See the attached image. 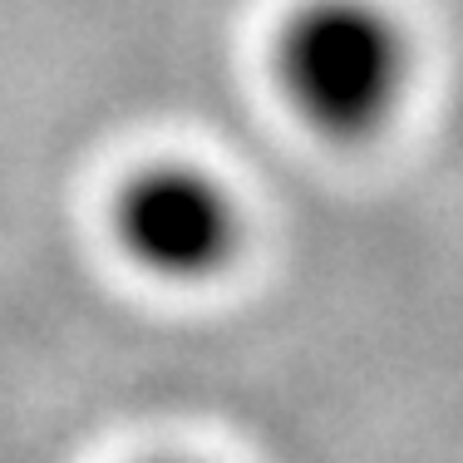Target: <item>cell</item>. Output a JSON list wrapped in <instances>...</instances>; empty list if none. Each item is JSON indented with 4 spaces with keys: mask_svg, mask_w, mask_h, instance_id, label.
I'll list each match as a JSON object with an SVG mask.
<instances>
[{
    "mask_svg": "<svg viewBox=\"0 0 463 463\" xmlns=\"http://www.w3.org/2000/svg\"><path fill=\"white\" fill-rule=\"evenodd\" d=\"M277 74L291 109L326 138H365L404 84V40L370 0H311L286 20Z\"/></svg>",
    "mask_w": 463,
    "mask_h": 463,
    "instance_id": "1",
    "label": "cell"
},
{
    "mask_svg": "<svg viewBox=\"0 0 463 463\" xmlns=\"http://www.w3.org/2000/svg\"><path fill=\"white\" fill-rule=\"evenodd\" d=\"M237 207L227 187L187 163H153L114 197V237L143 271L197 281L227 267L237 251Z\"/></svg>",
    "mask_w": 463,
    "mask_h": 463,
    "instance_id": "2",
    "label": "cell"
}]
</instances>
